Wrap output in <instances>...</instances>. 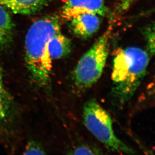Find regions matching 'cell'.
Returning <instances> with one entry per match:
<instances>
[{
	"instance_id": "14",
	"label": "cell",
	"mask_w": 155,
	"mask_h": 155,
	"mask_svg": "<svg viewBox=\"0 0 155 155\" xmlns=\"http://www.w3.org/2000/svg\"><path fill=\"white\" fill-rule=\"evenodd\" d=\"M136 0H125L124 3L122 4L121 5V9L123 10L124 9H127L129 6L131 5V4L133 3Z\"/></svg>"
},
{
	"instance_id": "7",
	"label": "cell",
	"mask_w": 155,
	"mask_h": 155,
	"mask_svg": "<svg viewBox=\"0 0 155 155\" xmlns=\"http://www.w3.org/2000/svg\"><path fill=\"white\" fill-rule=\"evenodd\" d=\"M51 0H0V5L16 14L30 15L41 10Z\"/></svg>"
},
{
	"instance_id": "3",
	"label": "cell",
	"mask_w": 155,
	"mask_h": 155,
	"mask_svg": "<svg viewBox=\"0 0 155 155\" xmlns=\"http://www.w3.org/2000/svg\"><path fill=\"white\" fill-rule=\"evenodd\" d=\"M111 30L110 25L78 62L72 74L73 84L78 91L91 87L101 76L108 57Z\"/></svg>"
},
{
	"instance_id": "2",
	"label": "cell",
	"mask_w": 155,
	"mask_h": 155,
	"mask_svg": "<svg viewBox=\"0 0 155 155\" xmlns=\"http://www.w3.org/2000/svg\"><path fill=\"white\" fill-rule=\"evenodd\" d=\"M60 21L55 16L45 17L33 24L25 39V59L28 70L35 83L48 85L52 69V61L48 45L50 39L60 32Z\"/></svg>"
},
{
	"instance_id": "9",
	"label": "cell",
	"mask_w": 155,
	"mask_h": 155,
	"mask_svg": "<svg viewBox=\"0 0 155 155\" xmlns=\"http://www.w3.org/2000/svg\"><path fill=\"white\" fill-rule=\"evenodd\" d=\"M13 23L9 13L0 5V44L6 42L10 38Z\"/></svg>"
},
{
	"instance_id": "1",
	"label": "cell",
	"mask_w": 155,
	"mask_h": 155,
	"mask_svg": "<svg viewBox=\"0 0 155 155\" xmlns=\"http://www.w3.org/2000/svg\"><path fill=\"white\" fill-rule=\"evenodd\" d=\"M149 56L138 47L119 48L114 53L111 73V95L117 105H124L133 97L143 81Z\"/></svg>"
},
{
	"instance_id": "5",
	"label": "cell",
	"mask_w": 155,
	"mask_h": 155,
	"mask_svg": "<svg viewBox=\"0 0 155 155\" xmlns=\"http://www.w3.org/2000/svg\"><path fill=\"white\" fill-rule=\"evenodd\" d=\"M107 12L104 0H66L61 11L62 17L69 20L81 14L104 16Z\"/></svg>"
},
{
	"instance_id": "10",
	"label": "cell",
	"mask_w": 155,
	"mask_h": 155,
	"mask_svg": "<svg viewBox=\"0 0 155 155\" xmlns=\"http://www.w3.org/2000/svg\"><path fill=\"white\" fill-rule=\"evenodd\" d=\"M11 100L3 84L2 74L0 68V123L5 121L10 114Z\"/></svg>"
},
{
	"instance_id": "12",
	"label": "cell",
	"mask_w": 155,
	"mask_h": 155,
	"mask_svg": "<svg viewBox=\"0 0 155 155\" xmlns=\"http://www.w3.org/2000/svg\"><path fill=\"white\" fill-rule=\"evenodd\" d=\"M146 38L147 39L148 48L150 52L152 55L155 53V33H154V28L152 30L149 29L146 32Z\"/></svg>"
},
{
	"instance_id": "11",
	"label": "cell",
	"mask_w": 155,
	"mask_h": 155,
	"mask_svg": "<svg viewBox=\"0 0 155 155\" xmlns=\"http://www.w3.org/2000/svg\"><path fill=\"white\" fill-rule=\"evenodd\" d=\"M97 148L88 145H81L76 147L70 151L71 155H98L102 153Z\"/></svg>"
},
{
	"instance_id": "6",
	"label": "cell",
	"mask_w": 155,
	"mask_h": 155,
	"mask_svg": "<svg viewBox=\"0 0 155 155\" xmlns=\"http://www.w3.org/2000/svg\"><path fill=\"white\" fill-rule=\"evenodd\" d=\"M69 21L73 34L84 39L97 32L101 24L98 15L92 13L81 14L72 17Z\"/></svg>"
},
{
	"instance_id": "8",
	"label": "cell",
	"mask_w": 155,
	"mask_h": 155,
	"mask_svg": "<svg viewBox=\"0 0 155 155\" xmlns=\"http://www.w3.org/2000/svg\"><path fill=\"white\" fill-rule=\"evenodd\" d=\"M71 43L70 39L61 32L53 36L48 43V51L52 60L61 58L71 51Z\"/></svg>"
},
{
	"instance_id": "13",
	"label": "cell",
	"mask_w": 155,
	"mask_h": 155,
	"mask_svg": "<svg viewBox=\"0 0 155 155\" xmlns=\"http://www.w3.org/2000/svg\"><path fill=\"white\" fill-rule=\"evenodd\" d=\"M42 148L40 147L39 145L35 143H31L27 147L25 151V154H37L43 155L45 154Z\"/></svg>"
},
{
	"instance_id": "4",
	"label": "cell",
	"mask_w": 155,
	"mask_h": 155,
	"mask_svg": "<svg viewBox=\"0 0 155 155\" xmlns=\"http://www.w3.org/2000/svg\"><path fill=\"white\" fill-rule=\"evenodd\" d=\"M83 119L88 130L107 149L122 154L136 153L116 136L110 116L95 99L88 101L84 105Z\"/></svg>"
}]
</instances>
